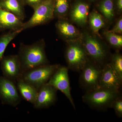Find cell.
Returning <instances> with one entry per match:
<instances>
[{"instance_id": "3957f363", "label": "cell", "mask_w": 122, "mask_h": 122, "mask_svg": "<svg viewBox=\"0 0 122 122\" xmlns=\"http://www.w3.org/2000/svg\"><path fill=\"white\" fill-rule=\"evenodd\" d=\"M61 65L46 64L25 71L19 78L34 86L38 91L47 83Z\"/></svg>"}, {"instance_id": "4fadbf2b", "label": "cell", "mask_w": 122, "mask_h": 122, "mask_svg": "<svg viewBox=\"0 0 122 122\" xmlns=\"http://www.w3.org/2000/svg\"><path fill=\"white\" fill-rule=\"evenodd\" d=\"M22 21L13 14L0 7V32L7 30L22 31Z\"/></svg>"}, {"instance_id": "44dd1931", "label": "cell", "mask_w": 122, "mask_h": 122, "mask_svg": "<svg viewBox=\"0 0 122 122\" xmlns=\"http://www.w3.org/2000/svg\"><path fill=\"white\" fill-rule=\"evenodd\" d=\"M68 0H54V16L61 18L68 12L69 9Z\"/></svg>"}, {"instance_id": "d4e9b609", "label": "cell", "mask_w": 122, "mask_h": 122, "mask_svg": "<svg viewBox=\"0 0 122 122\" xmlns=\"http://www.w3.org/2000/svg\"><path fill=\"white\" fill-rule=\"evenodd\" d=\"M111 32L116 34H122V19L120 18L115 24L113 28L110 30Z\"/></svg>"}, {"instance_id": "484cf974", "label": "cell", "mask_w": 122, "mask_h": 122, "mask_svg": "<svg viewBox=\"0 0 122 122\" xmlns=\"http://www.w3.org/2000/svg\"><path fill=\"white\" fill-rule=\"evenodd\" d=\"M45 0H23L25 5H28L33 9L41 4Z\"/></svg>"}, {"instance_id": "8992f818", "label": "cell", "mask_w": 122, "mask_h": 122, "mask_svg": "<svg viewBox=\"0 0 122 122\" xmlns=\"http://www.w3.org/2000/svg\"><path fill=\"white\" fill-rule=\"evenodd\" d=\"M54 0H45L35 8L30 19L24 23L22 31L47 23L54 17Z\"/></svg>"}, {"instance_id": "5b68a950", "label": "cell", "mask_w": 122, "mask_h": 122, "mask_svg": "<svg viewBox=\"0 0 122 122\" xmlns=\"http://www.w3.org/2000/svg\"><path fill=\"white\" fill-rule=\"evenodd\" d=\"M82 44L88 57L99 66L103 68L109 63L108 49L98 40L86 34Z\"/></svg>"}, {"instance_id": "ac0fdd59", "label": "cell", "mask_w": 122, "mask_h": 122, "mask_svg": "<svg viewBox=\"0 0 122 122\" xmlns=\"http://www.w3.org/2000/svg\"><path fill=\"white\" fill-rule=\"evenodd\" d=\"M21 32V30H9L0 36V61L3 58L7 46Z\"/></svg>"}, {"instance_id": "6da1fadb", "label": "cell", "mask_w": 122, "mask_h": 122, "mask_svg": "<svg viewBox=\"0 0 122 122\" xmlns=\"http://www.w3.org/2000/svg\"><path fill=\"white\" fill-rule=\"evenodd\" d=\"M45 47V42L42 39L30 45L20 44L18 55L20 62L21 74L30 69L49 64Z\"/></svg>"}, {"instance_id": "e0dca14e", "label": "cell", "mask_w": 122, "mask_h": 122, "mask_svg": "<svg viewBox=\"0 0 122 122\" xmlns=\"http://www.w3.org/2000/svg\"><path fill=\"white\" fill-rule=\"evenodd\" d=\"M56 26L59 34L63 37L72 38L77 35L75 27L61 18L57 22Z\"/></svg>"}, {"instance_id": "d6986e66", "label": "cell", "mask_w": 122, "mask_h": 122, "mask_svg": "<svg viewBox=\"0 0 122 122\" xmlns=\"http://www.w3.org/2000/svg\"><path fill=\"white\" fill-rule=\"evenodd\" d=\"M89 21L91 29L96 34H98L99 30L105 25L102 16L98 13L95 11L90 14Z\"/></svg>"}, {"instance_id": "2e32d148", "label": "cell", "mask_w": 122, "mask_h": 122, "mask_svg": "<svg viewBox=\"0 0 122 122\" xmlns=\"http://www.w3.org/2000/svg\"><path fill=\"white\" fill-rule=\"evenodd\" d=\"M16 84L18 91L22 97L29 102L34 104L38 90L34 86L20 78L17 79Z\"/></svg>"}, {"instance_id": "603a6c76", "label": "cell", "mask_w": 122, "mask_h": 122, "mask_svg": "<svg viewBox=\"0 0 122 122\" xmlns=\"http://www.w3.org/2000/svg\"><path fill=\"white\" fill-rule=\"evenodd\" d=\"M104 34L109 43L112 46L117 49H121L122 47V37L121 35L106 31Z\"/></svg>"}, {"instance_id": "cb8c5ba5", "label": "cell", "mask_w": 122, "mask_h": 122, "mask_svg": "<svg viewBox=\"0 0 122 122\" xmlns=\"http://www.w3.org/2000/svg\"><path fill=\"white\" fill-rule=\"evenodd\" d=\"M111 108H113L116 114L118 117H122V97L120 95L116 99L112 105Z\"/></svg>"}, {"instance_id": "30bf717a", "label": "cell", "mask_w": 122, "mask_h": 122, "mask_svg": "<svg viewBox=\"0 0 122 122\" xmlns=\"http://www.w3.org/2000/svg\"><path fill=\"white\" fill-rule=\"evenodd\" d=\"M122 81L109 62L102 68L99 81V87L103 89L121 91Z\"/></svg>"}, {"instance_id": "8fae6325", "label": "cell", "mask_w": 122, "mask_h": 122, "mask_svg": "<svg viewBox=\"0 0 122 122\" xmlns=\"http://www.w3.org/2000/svg\"><path fill=\"white\" fill-rule=\"evenodd\" d=\"M57 90L48 83L38 90L36 98L33 104L36 109L47 108L55 104L57 99Z\"/></svg>"}, {"instance_id": "52a82bcc", "label": "cell", "mask_w": 122, "mask_h": 122, "mask_svg": "<svg viewBox=\"0 0 122 122\" xmlns=\"http://www.w3.org/2000/svg\"><path fill=\"white\" fill-rule=\"evenodd\" d=\"M65 57L69 70L78 72H81L89 58L82 44L78 43L68 45Z\"/></svg>"}, {"instance_id": "7c38bea8", "label": "cell", "mask_w": 122, "mask_h": 122, "mask_svg": "<svg viewBox=\"0 0 122 122\" xmlns=\"http://www.w3.org/2000/svg\"><path fill=\"white\" fill-rule=\"evenodd\" d=\"M1 67L5 78L16 83L21 74L20 62L18 55L3 57Z\"/></svg>"}, {"instance_id": "ffe728a7", "label": "cell", "mask_w": 122, "mask_h": 122, "mask_svg": "<svg viewBox=\"0 0 122 122\" xmlns=\"http://www.w3.org/2000/svg\"><path fill=\"white\" fill-rule=\"evenodd\" d=\"M100 12L107 19L111 20L114 17V5L112 0H103L99 5Z\"/></svg>"}, {"instance_id": "7a4b0ae2", "label": "cell", "mask_w": 122, "mask_h": 122, "mask_svg": "<svg viewBox=\"0 0 122 122\" xmlns=\"http://www.w3.org/2000/svg\"><path fill=\"white\" fill-rule=\"evenodd\" d=\"M121 95V91L98 87L86 92L82 96L83 102L91 108L104 111L111 108L114 100Z\"/></svg>"}, {"instance_id": "9c48e42d", "label": "cell", "mask_w": 122, "mask_h": 122, "mask_svg": "<svg viewBox=\"0 0 122 122\" xmlns=\"http://www.w3.org/2000/svg\"><path fill=\"white\" fill-rule=\"evenodd\" d=\"M16 83L5 77L0 78V97L5 102L14 107L20 102Z\"/></svg>"}, {"instance_id": "83f0119b", "label": "cell", "mask_w": 122, "mask_h": 122, "mask_svg": "<svg viewBox=\"0 0 122 122\" xmlns=\"http://www.w3.org/2000/svg\"><path fill=\"white\" fill-rule=\"evenodd\" d=\"M91 0L94 1V0Z\"/></svg>"}, {"instance_id": "7402d4cb", "label": "cell", "mask_w": 122, "mask_h": 122, "mask_svg": "<svg viewBox=\"0 0 122 122\" xmlns=\"http://www.w3.org/2000/svg\"><path fill=\"white\" fill-rule=\"evenodd\" d=\"M114 71L122 81V56L118 52L112 55L109 62Z\"/></svg>"}, {"instance_id": "4316f807", "label": "cell", "mask_w": 122, "mask_h": 122, "mask_svg": "<svg viewBox=\"0 0 122 122\" xmlns=\"http://www.w3.org/2000/svg\"><path fill=\"white\" fill-rule=\"evenodd\" d=\"M117 5L119 11H122V0H117Z\"/></svg>"}, {"instance_id": "ba28073f", "label": "cell", "mask_w": 122, "mask_h": 122, "mask_svg": "<svg viewBox=\"0 0 122 122\" xmlns=\"http://www.w3.org/2000/svg\"><path fill=\"white\" fill-rule=\"evenodd\" d=\"M67 66H60L51 77L48 84L61 92L69 100L74 109H76L71 93L69 78Z\"/></svg>"}, {"instance_id": "277c9868", "label": "cell", "mask_w": 122, "mask_h": 122, "mask_svg": "<svg viewBox=\"0 0 122 122\" xmlns=\"http://www.w3.org/2000/svg\"><path fill=\"white\" fill-rule=\"evenodd\" d=\"M102 68L90 58L81 71L79 83L86 92L99 87V81Z\"/></svg>"}, {"instance_id": "9a60e30c", "label": "cell", "mask_w": 122, "mask_h": 122, "mask_svg": "<svg viewBox=\"0 0 122 122\" xmlns=\"http://www.w3.org/2000/svg\"><path fill=\"white\" fill-rule=\"evenodd\" d=\"M89 6L85 2L76 3L73 7L71 17L73 21L80 25H84L87 21Z\"/></svg>"}, {"instance_id": "5bb4252c", "label": "cell", "mask_w": 122, "mask_h": 122, "mask_svg": "<svg viewBox=\"0 0 122 122\" xmlns=\"http://www.w3.org/2000/svg\"><path fill=\"white\" fill-rule=\"evenodd\" d=\"M23 0H0V7L16 15L23 21L25 16Z\"/></svg>"}]
</instances>
